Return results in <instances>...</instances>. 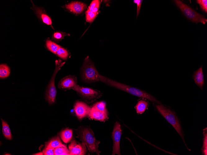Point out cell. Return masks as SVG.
<instances>
[{
  "label": "cell",
  "instance_id": "obj_18",
  "mask_svg": "<svg viewBox=\"0 0 207 155\" xmlns=\"http://www.w3.org/2000/svg\"><path fill=\"white\" fill-rule=\"evenodd\" d=\"M148 103L147 101L143 100L139 101L135 106L137 113L138 114H143L148 108Z\"/></svg>",
  "mask_w": 207,
  "mask_h": 155
},
{
  "label": "cell",
  "instance_id": "obj_17",
  "mask_svg": "<svg viewBox=\"0 0 207 155\" xmlns=\"http://www.w3.org/2000/svg\"><path fill=\"white\" fill-rule=\"evenodd\" d=\"M60 136L63 141L64 143H67L70 141L72 138V131L71 129H66L60 132Z\"/></svg>",
  "mask_w": 207,
  "mask_h": 155
},
{
  "label": "cell",
  "instance_id": "obj_25",
  "mask_svg": "<svg viewBox=\"0 0 207 155\" xmlns=\"http://www.w3.org/2000/svg\"><path fill=\"white\" fill-rule=\"evenodd\" d=\"M204 140L202 148V154L203 155L207 154V128L203 130Z\"/></svg>",
  "mask_w": 207,
  "mask_h": 155
},
{
  "label": "cell",
  "instance_id": "obj_26",
  "mask_svg": "<svg viewBox=\"0 0 207 155\" xmlns=\"http://www.w3.org/2000/svg\"><path fill=\"white\" fill-rule=\"evenodd\" d=\"M97 14L90 11L89 9L86 12V20L88 22H91L96 17Z\"/></svg>",
  "mask_w": 207,
  "mask_h": 155
},
{
  "label": "cell",
  "instance_id": "obj_9",
  "mask_svg": "<svg viewBox=\"0 0 207 155\" xmlns=\"http://www.w3.org/2000/svg\"><path fill=\"white\" fill-rule=\"evenodd\" d=\"M85 144L76 141L74 139L72 140L68 146L70 155H84L87 151Z\"/></svg>",
  "mask_w": 207,
  "mask_h": 155
},
{
  "label": "cell",
  "instance_id": "obj_5",
  "mask_svg": "<svg viewBox=\"0 0 207 155\" xmlns=\"http://www.w3.org/2000/svg\"><path fill=\"white\" fill-rule=\"evenodd\" d=\"M99 74L93 63L86 57L84 60L82 67V76L83 80L88 82L100 81Z\"/></svg>",
  "mask_w": 207,
  "mask_h": 155
},
{
  "label": "cell",
  "instance_id": "obj_23",
  "mask_svg": "<svg viewBox=\"0 0 207 155\" xmlns=\"http://www.w3.org/2000/svg\"><path fill=\"white\" fill-rule=\"evenodd\" d=\"M92 108L99 111L108 114L106 108V104L104 102L100 101L97 102L93 105Z\"/></svg>",
  "mask_w": 207,
  "mask_h": 155
},
{
  "label": "cell",
  "instance_id": "obj_28",
  "mask_svg": "<svg viewBox=\"0 0 207 155\" xmlns=\"http://www.w3.org/2000/svg\"><path fill=\"white\" fill-rule=\"evenodd\" d=\"M67 35L65 33L57 32H55L53 35V38L57 41L61 40L64 36Z\"/></svg>",
  "mask_w": 207,
  "mask_h": 155
},
{
  "label": "cell",
  "instance_id": "obj_30",
  "mask_svg": "<svg viewBox=\"0 0 207 155\" xmlns=\"http://www.w3.org/2000/svg\"><path fill=\"white\" fill-rule=\"evenodd\" d=\"M42 153L43 155H54V149L46 148L43 150Z\"/></svg>",
  "mask_w": 207,
  "mask_h": 155
},
{
  "label": "cell",
  "instance_id": "obj_4",
  "mask_svg": "<svg viewBox=\"0 0 207 155\" xmlns=\"http://www.w3.org/2000/svg\"><path fill=\"white\" fill-rule=\"evenodd\" d=\"M173 1L184 15L192 22L196 24L201 23L204 24L207 22V19L203 15L195 11L181 1L174 0Z\"/></svg>",
  "mask_w": 207,
  "mask_h": 155
},
{
  "label": "cell",
  "instance_id": "obj_10",
  "mask_svg": "<svg viewBox=\"0 0 207 155\" xmlns=\"http://www.w3.org/2000/svg\"><path fill=\"white\" fill-rule=\"evenodd\" d=\"M77 78L75 76H67L59 81L58 87L62 89H73L77 85Z\"/></svg>",
  "mask_w": 207,
  "mask_h": 155
},
{
  "label": "cell",
  "instance_id": "obj_6",
  "mask_svg": "<svg viewBox=\"0 0 207 155\" xmlns=\"http://www.w3.org/2000/svg\"><path fill=\"white\" fill-rule=\"evenodd\" d=\"M64 63L65 62H62L60 59L55 61V68L47 87L46 94V99L50 105L52 104L55 102L57 92L55 85V79L56 75L61 67L63 66Z\"/></svg>",
  "mask_w": 207,
  "mask_h": 155
},
{
  "label": "cell",
  "instance_id": "obj_2",
  "mask_svg": "<svg viewBox=\"0 0 207 155\" xmlns=\"http://www.w3.org/2000/svg\"><path fill=\"white\" fill-rule=\"evenodd\" d=\"M77 134V137L85 144L89 152L99 155L100 152L98 148L100 142L95 139L91 129L90 128H83L78 131Z\"/></svg>",
  "mask_w": 207,
  "mask_h": 155
},
{
  "label": "cell",
  "instance_id": "obj_32",
  "mask_svg": "<svg viewBox=\"0 0 207 155\" xmlns=\"http://www.w3.org/2000/svg\"><path fill=\"white\" fill-rule=\"evenodd\" d=\"M34 155H43L42 152H40L38 153L34 154Z\"/></svg>",
  "mask_w": 207,
  "mask_h": 155
},
{
  "label": "cell",
  "instance_id": "obj_31",
  "mask_svg": "<svg viewBox=\"0 0 207 155\" xmlns=\"http://www.w3.org/2000/svg\"><path fill=\"white\" fill-rule=\"evenodd\" d=\"M143 0H135L134 1V3L137 4V17L139 15L140 9L141 7Z\"/></svg>",
  "mask_w": 207,
  "mask_h": 155
},
{
  "label": "cell",
  "instance_id": "obj_22",
  "mask_svg": "<svg viewBox=\"0 0 207 155\" xmlns=\"http://www.w3.org/2000/svg\"><path fill=\"white\" fill-rule=\"evenodd\" d=\"M46 46L47 49L53 53L56 54L58 49L60 46L50 40L46 41Z\"/></svg>",
  "mask_w": 207,
  "mask_h": 155
},
{
  "label": "cell",
  "instance_id": "obj_29",
  "mask_svg": "<svg viewBox=\"0 0 207 155\" xmlns=\"http://www.w3.org/2000/svg\"><path fill=\"white\" fill-rule=\"evenodd\" d=\"M100 4L99 0H94L93 1L88 7L89 10L93 12L94 9L98 4Z\"/></svg>",
  "mask_w": 207,
  "mask_h": 155
},
{
  "label": "cell",
  "instance_id": "obj_3",
  "mask_svg": "<svg viewBox=\"0 0 207 155\" xmlns=\"http://www.w3.org/2000/svg\"><path fill=\"white\" fill-rule=\"evenodd\" d=\"M156 106L158 111L173 126L178 133L187 148L184 140V135L179 120L174 112L161 104H158L156 105Z\"/></svg>",
  "mask_w": 207,
  "mask_h": 155
},
{
  "label": "cell",
  "instance_id": "obj_15",
  "mask_svg": "<svg viewBox=\"0 0 207 155\" xmlns=\"http://www.w3.org/2000/svg\"><path fill=\"white\" fill-rule=\"evenodd\" d=\"M193 78L195 84L202 90L204 82L202 66L194 72Z\"/></svg>",
  "mask_w": 207,
  "mask_h": 155
},
{
  "label": "cell",
  "instance_id": "obj_1",
  "mask_svg": "<svg viewBox=\"0 0 207 155\" xmlns=\"http://www.w3.org/2000/svg\"><path fill=\"white\" fill-rule=\"evenodd\" d=\"M99 76L100 81L109 85L126 92L133 95L151 101L158 104H161V103L155 97L143 91L118 82L100 75H99Z\"/></svg>",
  "mask_w": 207,
  "mask_h": 155
},
{
  "label": "cell",
  "instance_id": "obj_12",
  "mask_svg": "<svg viewBox=\"0 0 207 155\" xmlns=\"http://www.w3.org/2000/svg\"><path fill=\"white\" fill-rule=\"evenodd\" d=\"M32 3V7L31 8L34 11L38 18L44 24L47 25H52V22L51 18L45 12L43 8L36 6Z\"/></svg>",
  "mask_w": 207,
  "mask_h": 155
},
{
  "label": "cell",
  "instance_id": "obj_27",
  "mask_svg": "<svg viewBox=\"0 0 207 155\" xmlns=\"http://www.w3.org/2000/svg\"><path fill=\"white\" fill-rule=\"evenodd\" d=\"M196 2L198 4L201 9L205 13L207 12V0H197Z\"/></svg>",
  "mask_w": 207,
  "mask_h": 155
},
{
  "label": "cell",
  "instance_id": "obj_20",
  "mask_svg": "<svg viewBox=\"0 0 207 155\" xmlns=\"http://www.w3.org/2000/svg\"><path fill=\"white\" fill-rule=\"evenodd\" d=\"M54 155H70L69 150L64 144L54 149Z\"/></svg>",
  "mask_w": 207,
  "mask_h": 155
},
{
  "label": "cell",
  "instance_id": "obj_16",
  "mask_svg": "<svg viewBox=\"0 0 207 155\" xmlns=\"http://www.w3.org/2000/svg\"><path fill=\"white\" fill-rule=\"evenodd\" d=\"M59 138L58 136L55 137L47 142L46 145V148L55 149L63 145Z\"/></svg>",
  "mask_w": 207,
  "mask_h": 155
},
{
  "label": "cell",
  "instance_id": "obj_13",
  "mask_svg": "<svg viewBox=\"0 0 207 155\" xmlns=\"http://www.w3.org/2000/svg\"><path fill=\"white\" fill-rule=\"evenodd\" d=\"M86 6V4L79 2H73L65 5L67 9L75 14L81 13Z\"/></svg>",
  "mask_w": 207,
  "mask_h": 155
},
{
  "label": "cell",
  "instance_id": "obj_7",
  "mask_svg": "<svg viewBox=\"0 0 207 155\" xmlns=\"http://www.w3.org/2000/svg\"><path fill=\"white\" fill-rule=\"evenodd\" d=\"M122 134V130L120 123L116 122L114 125L112 132V137L113 142L112 155H120V141Z\"/></svg>",
  "mask_w": 207,
  "mask_h": 155
},
{
  "label": "cell",
  "instance_id": "obj_14",
  "mask_svg": "<svg viewBox=\"0 0 207 155\" xmlns=\"http://www.w3.org/2000/svg\"><path fill=\"white\" fill-rule=\"evenodd\" d=\"M108 114L91 108L88 116L92 120L104 122L108 118Z\"/></svg>",
  "mask_w": 207,
  "mask_h": 155
},
{
  "label": "cell",
  "instance_id": "obj_11",
  "mask_svg": "<svg viewBox=\"0 0 207 155\" xmlns=\"http://www.w3.org/2000/svg\"><path fill=\"white\" fill-rule=\"evenodd\" d=\"M84 98L92 99L99 95L97 91L90 88L81 87L77 85L73 89Z\"/></svg>",
  "mask_w": 207,
  "mask_h": 155
},
{
  "label": "cell",
  "instance_id": "obj_24",
  "mask_svg": "<svg viewBox=\"0 0 207 155\" xmlns=\"http://www.w3.org/2000/svg\"><path fill=\"white\" fill-rule=\"evenodd\" d=\"M56 54L63 59H66L68 56V53L66 50L60 46L57 50Z\"/></svg>",
  "mask_w": 207,
  "mask_h": 155
},
{
  "label": "cell",
  "instance_id": "obj_21",
  "mask_svg": "<svg viewBox=\"0 0 207 155\" xmlns=\"http://www.w3.org/2000/svg\"><path fill=\"white\" fill-rule=\"evenodd\" d=\"M10 74V69L6 64H1L0 66V78L4 79L8 77Z\"/></svg>",
  "mask_w": 207,
  "mask_h": 155
},
{
  "label": "cell",
  "instance_id": "obj_8",
  "mask_svg": "<svg viewBox=\"0 0 207 155\" xmlns=\"http://www.w3.org/2000/svg\"><path fill=\"white\" fill-rule=\"evenodd\" d=\"M91 108L85 103L80 101L76 102L74 105V111L79 119L88 116Z\"/></svg>",
  "mask_w": 207,
  "mask_h": 155
},
{
  "label": "cell",
  "instance_id": "obj_19",
  "mask_svg": "<svg viewBox=\"0 0 207 155\" xmlns=\"http://www.w3.org/2000/svg\"><path fill=\"white\" fill-rule=\"evenodd\" d=\"M2 124V131L5 137L7 139L11 140L12 136L10 129L7 123L1 119Z\"/></svg>",
  "mask_w": 207,
  "mask_h": 155
}]
</instances>
